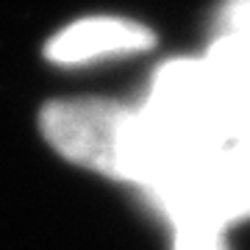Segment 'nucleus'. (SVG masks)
<instances>
[{
  "label": "nucleus",
  "instance_id": "5",
  "mask_svg": "<svg viewBox=\"0 0 250 250\" xmlns=\"http://www.w3.org/2000/svg\"><path fill=\"white\" fill-rule=\"evenodd\" d=\"M225 225L211 220H189L175 225L172 250H231L225 239Z\"/></svg>",
  "mask_w": 250,
  "mask_h": 250
},
{
  "label": "nucleus",
  "instance_id": "2",
  "mask_svg": "<svg viewBox=\"0 0 250 250\" xmlns=\"http://www.w3.org/2000/svg\"><path fill=\"white\" fill-rule=\"evenodd\" d=\"M145 111L175 159L217 150L233 134L220 92L203 59H170L153 72Z\"/></svg>",
  "mask_w": 250,
  "mask_h": 250
},
{
  "label": "nucleus",
  "instance_id": "6",
  "mask_svg": "<svg viewBox=\"0 0 250 250\" xmlns=\"http://www.w3.org/2000/svg\"><path fill=\"white\" fill-rule=\"evenodd\" d=\"M223 31L250 36V0H228L220 14Z\"/></svg>",
  "mask_w": 250,
  "mask_h": 250
},
{
  "label": "nucleus",
  "instance_id": "1",
  "mask_svg": "<svg viewBox=\"0 0 250 250\" xmlns=\"http://www.w3.org/2000/svg\"><path fill=\"white\" fill-rule=\"evenodd\" d=\"M39 128L47 145L67 161L142 189L175 161L145 106L103 98L53 100L42 108Z\"/></svg>",
  "mask_w": 250,
  "mask_h": 250
},
{
  "label": "nucleus",
  "instance_id": "3",
  "mask_svg": "<svg viewBox=\"0 0 250 250\" xmlns=\"http://www.w3.org/2000/svg\"><path fill=\"white\" fill-rule=\"evenodd\" d=\"M156 45V34L147 25L125 17H83L62 28L47 42L45 56L53 64L78 67V64L106 62L120 56L145 53Z\"/></svg>",
  "mask_w": 250,
  "mask_h": 250
},
{
  "label": "nucleus",
  "instance_id": "4",
  "mask_svg": "<svg viewBox=\"0 0 250 250\" xmlns=\"http://www.w3.org/2000/svg\"><path fill=\"white\" fill-rule=\"evenodd\" d=\"M208 75L223 98L233 131L250 123V36L223 31L203 56Z\"/></svg>",
  "mask_w": 250,
  "mask_h": 250
}]
</instances>
